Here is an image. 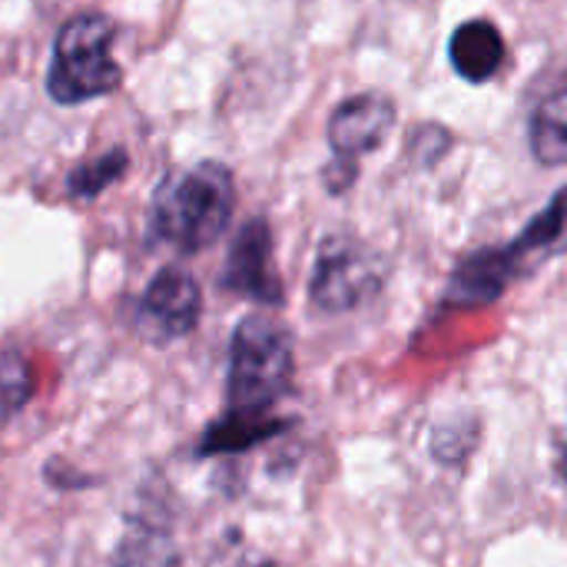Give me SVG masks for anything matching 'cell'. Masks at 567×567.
Here are the masks:
<instances>
[{"instance_id": "obj_3", "label": "cell", "mask_w": 567, "mask_h": 567, "mask_svg": "<svg viewBox=\"0 0 567 567\" xmlns=\"http://www.w3.org/2000/svg\"><path fill=\"white\" fill-rule=\"evenodd\" d=\"M116 27L106 13L70 17L53 40V63L47 73V93L60 106H76L113 93L123 83V70L113 60Z\"/></svg>"}, {"instance_id": "obj_14", "label": "cell", "mask_w": 567, "mask_h": 567, "mask_svg": "<svg viewBox=\"0 0 567 567\" xmlns=\"http://www.w3.org/2000/svg\"><path fill=\"white\" fill-rule=\"evenodd\" d=\"M322 179H326V189H329L332 196H342V193H349L352 183L359 179V163H352V159H336V156H332V163L322 169Z\"/></svg>"}, {"instance_id": "obj_6", "label": "cell", "mask_w": 567, "mask_h": 567, "mask_svg": "<svg viewBox=\"0 0 567 567\" xmlns=\"http://www.w3.org/2000/svg\"><path fill=\"white\" fill-rule=\"evenodd\" d=\"M219 282L226 292L262 302V306H282L286 302V289H282L276 256H272V226L262 216H252L233 236Z\"/></svg>"}, {"instance_id": "obj_13", "label": "cell", "mask_w": 567, "mask_h": 567, "mask_svg": "<svg viewBox=\"0 0 567 567\" xmlns=\"http://www.w3.org/2000/svg\"><path fill=\"white\" fill-rule=\"evenodd\" d=\"M37 382L23 352L0 349V425H7L33 399Z\"/></svg>"}, {"instance_id": "obj_16", "label": "cell", "mask_w": 567, "mask_h": 567, "mask_svg": "<svg viewBox=\"0 0 567 567\" xmlns=\"http://www.w3.org/2000/svg\"><path fill=\"white\" fill-rule=\"evenodd\" d=\"M561 472H565V482H567V439H565V455H561Z\"/></svg>"}, {"instance_id": "obj_2", "label": "cell", "mask_w": 567, "mask_h": 567, "mask_svg": "<svg viewBox=\"0 0 567 567\" xmlns=\"http://www.w3.org/2000/svg\"><path fill=\"white\" fill-rule=\"evenodd\" d=\"M296 346L292 332L266 312L239 319L229 339L226 372V412L272 415V409L292 392Z\"/></svg>"}, {"instance_id": "obj_17", "label": "cell", "mask_w": 567, "mask_h": 567, "mask_svg": "<svg viewBox=\"0 0 567 567\" xmlns=\"http://www.w3.org/2000/svg\"><path fill=\"white\" fill-rule=\"evenodd\" d=\"M252 567H272V565H269V561H262V565H252Z\"/></svg>"}, {"instance_id": "obj_9", "label": "cell", "mask_w": 567, "mask_h": 567, "mask_svg": "<svg viewBox=\"0 0 567 567\" xmlns=\"http://www.w3.org/2000/svg\"><path fill=\"white\" fill-rule=\"evenodd\" d=\"M292 419L279 415H246V412H223L216 422H209L193 449L196 458H226L243 455L269 439H279L292 429Z\"/></svg>"}, {"instance_id": "obj_8", "label": "cell", "mask_w": 567, "mask_h": 567, "mask_svg": "<svg viewBox=\"0 0 567 567\" xmlns=\"http://www.w3.org/2000/svg\"><path fill=\"white\" fill-rule=\"evenodd\" d=\"M395 126V103L385 93H359L336 106L329 116V146L336 159H352L382 146Z\"/></svg>"}, {"instance_id": "obj_5", "label": "cell", "mask_w": 567, "mask_h": 567, "mask_svg": "<svg viewBox=\"0 0 567 567\" xmlns=\"http://www.w3.org/2000/svg\"><path fill=\"white\" fill-rule=\"evenodd\" d=\"M199 319H203V289L196 276L179 266L159 269L136 302V329L156 346L186 339L199 326Z\"/></svg>"}, {"instance_id": "obj_4", "label": "cell", "mask_w": 567, "mask_h": 567, "mask_svg": "<svg viewBox=\"0 0 567 567\" xmlns=\"http://www.w3.org/2000/svg\"><path fill=\"white\" fill-rule=\"evenodd\" d=\"M385 286L382 259L352 236H326L309 276V302L326 316L355 312Z\"/></svg>"}, {"instance_id": "obj_12", "label": "cell", "mask_w": 567, "mask_h": 567, "mask_svg": "<svg viewBox=\"0 0 567 567\" xmlns=\"http://www.w3.org/2000/svg\"><path fill=\"white\" fill-rule=\"evenodd\" d=\"M126 169H130V156H126L123 146H116V150H110V153H103L96 159H86V163L73 166L70 176H66V193L73 199H96L106 186L123 179Z\"/></svg>"}, {"instance_id": "obj_1", "label": "cell", "mask_w": 567, "mask_h": 567, "mask_svg": "<svg viewBox=\"0 0 567 567\" xmlns=\"http://www.w3.org/2000/svg\"><path fill=\"white\" fill-rule=\"evenodd\" d=\"M233 209L236 179L229 166L203 159L196 166L169 169L159 179L150 203V233L176 252L196 256L229 229Z\"/></svg>"}, {"instance_id": "obj_7", "label": "cell", "mask_w": 567, "mask_h": 567, "mask_svg": "<svg viewBox=\"0 0 567 567\" xmlns=\"http://www.w3.org/2000/svg\"><path fill=\"white\" fill-rule=\"evenodd\" d=\"M567 252V183L548 199L542 213L528 219V226L505 246H495V256L512 279V286L525 276H532L538 266H545L555 256Z\"/></svg>"}, {"instance_id": "obj_11", "label": "cell", "mask_w": 567, "mask_h": 567, "mask_svg": "<svg viewBox=\"0 0 567 567\" xmlns=\"http://www.w3.org/2000/svg\"><path fill=\"white\" fill-rule=\"evenodd\" d=\"M532 156L542 166H565L567 163V86L538 103L532 126H528Z\"/></svg>"}, {"instance_id": "obj_10", "label": "cell", "mask_w": 567, "mask_h": 567, "mask_svg": "<svg viewBox=\"0 0 567 567\" xmlns=\"http://www.w3.org/2000/svg\"><path fill=\"white\" fill-rule=\"evenodd\" d=\"M505 37L492 20H468L452 33L449 56L462 80L488 83L505 63Z\"/></svg>"}, {"instance_id": "obj_15", "label": "cell", "mask_w": 567, "mask_h": 567, "mask_svg": "<svg viewBox=\"0 0 567 567\" xmlns=\"http://www.w3.org/2000/svg\"><path fill=\"white\" fill-rule=\"evenodd\" d=\"M43 478H47L53 488H60V492H76V488H83V485L93 482V478H83L80 472L66 468V462H60V458H50V462L43 465Z\"/></svg>"}]
</instances>
